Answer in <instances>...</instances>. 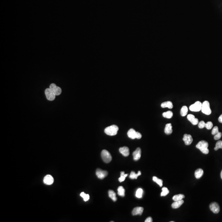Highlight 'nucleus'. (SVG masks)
I'll return each instance as SVG.
<instances>
[{
  "label": "nucleus",
  "mask_w": 222,
  "mask_h": 222,
  "mask_svg": "<svg viewBox=\"0 0 222 222\" xmlns=\"http://www.w3.org/2000/svg\"><path fill=\"white\" fill-rule=\"evenodd\" d=\"M208 142H206V141L202 140L199 142L196 146L197 148L200 149L202 153L205 154H207L209 153V150L208 148Z\"/></svg>",
  "instance_id": "f257e3e1"
},
{
  "label": "nucleus",
  "mask_w": 222,
  "mask_h": 222,
  "mask_svg": "<svg viewBox=\"0 0 222 222\" xmlns=\"http://www.w3.org/2000/svg\"><path fill=\"white\" fill-rule=\"evenodd\" d=\"M119 127L115 125L107 127L105 130V132L107 135L109 136H114L117 134Z\"/></svg>",
  "instance_id": "f03ea898"
},
{
  "label": "nucleus",
  "mask_w": 222,
  "mask_h": 222,
  "mask_svg": "<svg viewBox=\"0 0 222 222\" xmlns=\"http://www.w3.org/2000/svg\"><path fill=\"white\" fill-rule=\"evenodd\" d=\"M201 111L203 113L208 115L212 113V110L210 107V104L208 101H205L202 104Z\"/></svg>",
  "instance_id": "7ed1b4c3"
},
{
  "label": "nucleus",
  "mask_w": 222,
  "mask_h": 222,
  "mask_svg": "<svg viewBox=\"0 0 222 222\" xmlns=\"http://www.w3.org/2000/svg\"><path fill=\"white\" fill-rule=\"evenodd\" d=\"M101 157L103 161L108 163L112 161V157L111 154L106 150H103L101 152Z\"/></svg>",
  "instance_id": "20e7f679"
},
{
  "label": "nucleus",
  "mask_w": 222,
  "mask_h": 222,
  "mask_svg": "<svg viewBox=\"0 0 222 222\" xmlns=\"http://www.w3.org/2000/svg\"><path fill=\"white\" fill-rule=\"evenodd\" d=\"M202 103L200 101H197L196 102L190 105L189 107L190 110L192 112H199L202 109Z\"/></svg>",
  "instance_id": "39448f33"
},
{
  "label": "nucleus",
  "mask_w": 222,
  "mask_h": 222,
  "mask_svg": "<svg viewBox=\"0 0 222 222\" xmlns=\"http://www.w3.org/2000/svg\"><path fill=\"white\" fill-rule=\"evenodd\" d=\"M45 95L47 99L49 101H53L55 99V95L52 91L50 88L46 89L45 91Z\"/></svg>",
  "instance_id": "423d86ee"
},
{
  "label": "nucleus",
  "mask_w": 222,
  "mask_h": 222,
  "mask_svg": "<svg viewBox=\"0 0 222 222\" xmlns=\"http://www.w3.org/2000/svg\"><path fill=\"white\" fill-rule=\"evenodd\" d=\"M96 175L98 178L103 179L108 175V172L106 171L103 170L101 169H98L96 170Z\"/></svg>",
  "instance_id": "0eeeda50"
},
{
  "label": "nucleus",
  "mask_w": 222,
  "mask_h": 222,
  "mask_svg": "<svg viewBox=\"0 0 222 222\" xmlns=\"http://www.w3.org/2000/svg\"><path fill=\"white\" fill-rule=\"evenodd\" d=\"M49 88L52 91L55 95H60L62 92V90L61 88L59 87H57L54 84H52L50 86Z\"/></svg>",
  "instance_id": "6e6552de"
},
{
  "label": "nucleus",
  "mask_w": 222,
  "mask_h": 222,
  "mask_svg": "<svg viewBox=\"0 0 222 222\" xmlns=\"http://www.w3.org/2000/svg\"><path fill=\"white\" fill-rule=\"evenodd\" d=\"M210 209L214 214H218L220 212V209L219 205L216 202H213L209 206Z\"/></svg>",
  "instance_id": "1a4fd4ad"
},
{
  "label": "nucleus",
  "mask_w": 222,
  "mask_h": 222,
  "mask_svg": "<svg viewBox=\"0 0 222 222\" xmlns=\"http://www.w3.org/2000/svg\"><path fill=\"white\" fill-rule=\"evenodd\" d=\"M44 184L46 185H50L52 184L54 182V179L52 176L50 175H47L44 177L43 179Z\"/></svg>",
  "instance_id": "9d476101"
},
{
  "label": "nucleus",
  "mask_w": 222,
  "mask_h": 222,
  "mask_svg": "<svg viewBox=\"0 0 222 222\" xmlns=\"http://www.w3.org/2000/svg\"><path fill=\"white\" fill-rule=\"evenodd\" d=\"M183 140H184L186 145H189L192 143L193 139L191 135H188L186 134L184 135Z\"/></svg>",
  "instance_id": "9b49d317"
},
{
  "label": "nucleus",
  "mask_w": 222,
  "mask_h": 222,
  "mask_svg": "<svg viewBox=\"0 0 222 222\" xmlns=\"http://www.w3.org/2000/svg\"><path fill=\"white\" fill-rule=\"evenodd\" d=\"M133 159L135 161H137L140 159L141 156V150L140 148H137L132 154Z\"/></svg>",
  "instance_id": "f8f14e48"
},
{
  "label": "nucleus",
  "mask_w": 222,
  "mask_h": 222,
  "mask_svg": "<svg viewBox=\"0 0 222 222\" xmlns=\"http://www.w3.org/2000/svg\"><path fill=\"white\" fill-rule=\"evenodd\" d=\"M144 211V208L142 207H136L134 209L132 210V215L136 216V215H141L142 214Z\"/></svg>",
  "instance_id": "ddd939ff"
},
{
  "label": "nucleus",
  "mask_w": 222,
  "mask_h": 222,
  "mask_svg": "<svg viewBox=\"0 0 222 222\" xmlns=\"http://www.w3.org/2000/svg\"><path fill=\"white\" fill-rule=\"evenodd\" d=\"M187 119L192 123V125H196L198 124V119L196 118L195 116L193 115L192 114H188L187 116Z\"/></svg>",
  "instance_id": "4468645a"
},
{
  "label": "nucleus",
  "mask_w": 222,
  "mask_h": 222,
  "mask_svg": "<svg viewBox=\"0 0 222 222\" xmlns=\"http://www.w3.org/2000/svg\"><path fill=\"white\" fill-rule=\"evenodd\" d=\"M119 150L120 152L125 157H127L129 155V149L126 146L120 148Z\"/></svg>",
  "instance_id": "2eb2a0df"
},
{
  "label": "nucleus",
  "mask_w": 222,
  "mask_h": 222,
  "mask_svg": "<svg viewBox=\"0 0 222 222\" xmlns=\"http://www.w3.org/2000/svg\"><path fill=\"white\" fill-rule=\"evenodd\" d=\"M172 127L171 123H168L165 126V127L164 128V132L166 135H170L172 133L173 130H172Z\"/></svg>",
  "instance_id": "dca6fc26"
},
{
  "label": "nucleus",
  "mask_w": 222,
  "mask_h": 222,
  "mask_svg": "<svg viewBox=\"0 0 222 222\" xmlns=\"http://www.w3.org/2000/svg\"><path fill=\"white\" fill-rule=\"evenodd\" d=\"M136 132L135 130L132 128L128 130L127 134L129 137L133 140L136 138Z\"/></svg>",
  "instance_id": "f3484780"
},
{
  "label": "nucleus",
  "mask_w": 222,
  "mask_h": 222,
  "mask_svg": "<svg viewBox=\"0 0 222 222\" xmlns=\"http://www.w3.org/2000/svg\"><path fill=\"white\" fill-rule=\"evenodd\" d=\"M184 203V201L183 200H181L179 201H175L174 203L172 204V207L173 209L178 208L180 207L183 203Z\"/></svg>",
  "instance_id": "a211bd4d"
},
{
  "label": "nucleus",
  "mask_w": 222,
  "mask_h": 222,
  "mask_svg": "<svg viewBox=\"0 0 222 222\" xmlns=\"http://www.w3.org/2000/svg\"><path fill=\"white\" fill-rule=\"evenodd\" d=\"M162 108H165L168 107L169 109H172L173 108V104L171 101H166L162 103L161 105Z\"/></svg>",
  "instance_id": "6ab92c4d"
},
{
  "label": "nucleus",
  "mask_w": 222,
  "mask_h": 222,
  "mask_svg": "<svg viewBox=\"0 0 222 222\" xmlns=\"http://www.w3.org/2000/svg\"><path fill=\"white\" fill-rule=\"evenodd\" d=\"M204 174V171L202 169H198L196 170L195 173V176L196 178H200Z\"/></svg>",
  "instance_id": "aec40b11"
},
{
  "label": "nucleus",
  "mask_w": 222,
  "mask_h": 222,
  "mask_svg": "<svg viewBox=\"0 0 222 222\" xmlns=\"http://www.w3.org/2000/svg\"><path fill=\"white\" fill-rule=\"evenodd\" d=\"M141 175V172L140 171H139L138 172L137 174H136L135 172L132 171L130 173V175L129 178L132 179H137L138 176H140Z\"/></svg>",
  "instance_id": "412c9836"
},
{
  "label": "nucleus",
  "mask_w": 222,
  "mask_h": 222,
  "mask_svg": "<svg viewBox=\"0 0 222 222\" xmlns=\"http://www.w3.org/2000/svg\"><path fill=\"white\" fill-rule=\"evenodd\" d=\"M109 196L110 198L112 199L113 201L115 202L117 200V198L116 197V194L114 192L113 190H109L108 192Z\"/></svg>",
  "instance_id": "4be33fe9"
},
{
  "label": "nucleus",
  "mask_w": 222,
  "mask_h": 222,
  "mask_svg": "<svg viewBox=\"0 0 222 222\" xmlns=\"http://www.w3.org/2000/svg\"><path fill=\"white\" fill-rule=\"evenodd\" d=\"M118 194L119 196L121 197L125 196V190L123 186H120L118 188Z\"/></svg>",
  "instance_id": "5701e85b"
},
{
  "label": "nucleus",
  "mask_w": 222,
  "mask_h": 222,
  "mask_svg": "<svg viewBox=\"0 0 222 222\" xmlns=\"http://www.w3.org/2000/svg\"><path fill=\"white\" fill-rule=\"evenodd\" d=\"M173 112L172 111H168L166 112H164L162 114V116L164 117L168 118V119H171V118L173 116Z\"/></svg>",
  "instance_id": "b1692460"
},
{
  "label": "nucleus",
  "mask_w": 222,
  "mask_h": 222,
  "mask_svg": "<svg viewBox=\"0 0 222 222\" xmlns=\"http://www.w3.org/2000/svg\"><path fill=\"white\" fill-rule=\"evenodd\" d=\"M188 112V107L186 106H183L181 110V115L182 116H185L187 115Z\"/></svg>",
  "instance_id": "393cba45"
},
{
  "label": "nucleus",
  "mask_w": 222,
  "mask_h": 222,
  "mask_svg": "<svg viewBox=\"0 0 222 222\" xmlns=\"http://www.w3.org/2000/svg\"><path fill=\"white\" fill-rule=\"evenodd\" d=\"M185 198L184 195L178 194L175 195L173 197V200L174 201H179L182 200L183 199Z\"/></svg>",
  "instance_id": "a878e982"
},
{
  "label": "nucleus",
  "mask_w": 222,
  "mask_h": 222,
  "mask_svg": "<svg viewBox=\"0 0 222 222\" xmlns=\"http://www.w3.org/2000/svg\"><path fill=\"white\" fill-rule=\"evenodd\" d=\"M153 180L154 181V182L156 183L160 187L162 186V183H163V181H162V180L159 179L156 176H154L153 177Z\"/></svg>",
  "instance_id": "bb28decb"
},
{
  "label": "nucleus",
  "mask_w": 222,
  "mask_h": 222,
  "mask_svg": "<svg viewBox=\"0 0 222 222\" xmlns=\"http://www.w3.org/2000/svg\"><path fill=\"white\" fill-rule=\"evenodd\" d=\"M143 192V190L142 188L138 189L136 192V196L137 198H142Z\"/></svg>",
  "instance_id": "cd10ccee"
},
{
  "label": "nucleus",
  "mask_w": 222,
  "mask_h": 222,
  "mask_svg": "<svg viewBox=\"0 0 222 222\" xmlns=\"http://www.w3.org/2000/svg\"><path fill=\"white\" fill-rule=\"evenodd\" d=\"M128 176V174H125L124 172H121V176L119 178V181L120 182H123L126 179V178Z\"/></svg>",
  "instance_id": "c85d7f7f"
},
{
  "label": "nucleus",
  "mask_w": 222,
  "mask_h": 222,
  "mask_svg": "<svg viewBox=\"0 0 222 222\" xmlns=\"http://www.w3.org/2000/svg\"><path fill=\"white\" fill-rule=\"evenodd\" d=\"M162 192L161 193V196H165L169 193V190L168 189V188H166V187H164V188H162Z\"/></svg>",
  "instance_id": "c756f323"
},
{
  "label": "nucleus",
  "mask_w": 222,
  "mask_h": 222,
  "mask_svg": "<svg viewBox=\"0 0 222 222\" xmlns=\"http://www.w3.org/2000/svg\"><path fill=\"white\" fill-rule=\"evenodd\" d=\"M80 196L82 198H83L84 199V200L85 201V202H87V201H88L89 199V198H90L89 195L86 194L84 192H81V194H80Z\"/></svg>",
  "instance_id": "7c9ffc66"
},
{
  "label": "nucleus",
  "mask_w": 222,
  "mask_h": 222,
  "mask_svg": "<svg viewBox=\"0 0 222 222\" xmlns=\"http://www.w3.org/2000/svg\"><path fill=\"white\" fill-rule=\"evenodd\" d=\"M219 148H222V141L220 140L217 142L216 143V147H215L214 150L215 151H217Z\"/></svg>",
  "instance_id": "2f4dec72"
},
{
  "label": "nucleus",
  "mask_w": 222,
  "mask_h": 222,
  "mask_svg": "<svg viewBox=\"0 0 222 222\" xmlns=\"http://www.w3.org/2000/svg\"><path fill=\"white\" fill-rule=\"evenodd\" d=\"M213 124L212 122L209 121L206 123L205 128L208 130H210L212 128Z\"/></svg>",
  "instance_id": "473e14b6"
},
{
  "label": "nucleus",
  "mask_w": 222,
  "mask_h": 222,
  "mask_svg": "<svg viewBox=\"0 0 222 222\" xmlns=\"http://www.w3.org/2000/svg\"><path fill=\"white\" fill-rule=\"evenodd\" d=\"M218 132H219V130H218V127L217 126H215L214 128H213L212 130V134L213 135H215Z\"/></svg>",
  "instance_id": "72a5a7b5"
},
{
  "label": "nucleus",
  "mask_w": 222,
  "mask_h": 222,
  "mask_svg": "<svg viewBox=\"0 0 222 222\" xmlns=\"http://www.w3.org/2000/svg\"><path fill=\"white\" fill-rule=\"evenodd\" d=\"M206 123L204 121H202L198 123V127L200 129H202L205 127Z\"/></svg>",
  "instance_id": "f704fd0d"
},
{
  "label": "nucleus",
  "mask_w": 222,
  "mask_h": 222,
  "mask_svg": "<svg viewBox=\"0 0 222 222\" xmlns=\"http://www.w3.org/2000/svg\"><path fill=\"white\" fill-rule=\"evenodd\" d=\"M221 136H222V133L219 132L216 134L215 135L214 138L215 140H218L221 138Z\"/></svg>",
  "instance_id": "c9c22d12"
},
{
  "label": "nucleus",
  "mask_w": 222,
  "mask_h": 222,
  "mask_svg": "<svg viewBox=\"0 0 222 222\" xmlns=\"http://www.w3.org/2000/svg\"><path fill=\"white\" fill-rule=\"evenodd\" d=\"M142 135H141V134L140 132H136V138L137 139H141V138H142Z\"/></svg>",
  "instance_id": "e433bc0d"
},
{
  "label": "nucleus",
  "mask_w": 222,
  "mask_h": 222,
  "mask_svg": "<svg viewBox=\"0 0 222 222\" xmlns=\"http://www.w3.org/2000/svg\"><path fill=\"white\" fill-rule=\"evenodd\" d=\"M153 221V220L151 217H149L147 218L145 220V222H152Z\"/></svg>",
  "instance_id": "4c0bfd02"
},
{
  "label": "nucleus",
  "mask_w": 222,
  "mask_h": 222,
  "mask_svg": "<svg viewBox=\"0 0 222 222\" xmlns=\"http://www.w3.org/2000/svg\"><path fill=\"white\" fill-rule=\"evenodd\" d=\"M218 121L220 123H222V114H221V115L219 116V118H218Z\"/></svg>",
  "instance_id": "58836bf2"
},
{
  "label": "nucleus",
  "mask_w": 222,
  "mask_h": 222,
  "mask_svg": "<svg viewBox=\"0 0 222 222\" xmlns=\"http://www.w3.org/2000/svg\"><path fill=\"white\" fill-rule=\"evenodd\" d=\"M220 176H221V178L222 179V170L221 172V174H220Z\"/></svg>",
  "instance_id": "ea45409f"
}]
</instances>
